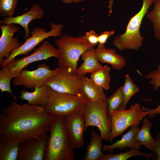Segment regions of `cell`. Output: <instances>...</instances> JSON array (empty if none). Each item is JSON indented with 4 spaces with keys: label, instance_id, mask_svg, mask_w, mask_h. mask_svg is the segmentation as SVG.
Segmentation results:
<instances>
[{
    "label": "cell",
    "instance_id": "cell-33",
    "mask_svg": "<svg viewBox=\"0 0 160 160\" xmlns=\"http://www.w3.org/2000/svg\"><path fill=\"white\" fill-rule=\"evenodd\" d=\"M115 33L114 30L110 31H105L101 32L98 36V47H102L105 46L108 38Z\"/></svg>",
    "mask_w": 160,
    "mask_h": 160
},
{
    "label": "cell",
    "instance_id": "cell-31",
    "mask_svg": "<svg viewBox=\"0 0 160 160\" xmlns=\"http://www.w3.org/2000/svg\"><path fill=\"white\" fill-rule=\"evenodd\" d=\"M18 0H0V16L12 17L14 14Z\"/></svg>",
    "mask_w": 160,
    "mask_h": 160
},
{
    "label": "cell",
    "instance_id": "cell-12",
    "mask_svg": "<svg viewBox=\"0 0 160 160\" xmlns=\"http://www.w3.org/2000/svg\"><path fill=\"white\" fill-rule=\"evenodd\" d=\"M49 138L46 134L32 137L20 143L17 160H44Z\"/></svg>",
    "mask_w": 160,
    "mask_h": 160
},
{
    "label": "cell",
    "instance_id": "cell-11",
    "mask_svg": "<svg viewBox=\"0 0 160 160\" xmlns=\"http://www.w3.org/2000/svg\"><path fill=\"white\" fill-rule=\"evenodd\" d=\"M58 57L57 48L48 41L45 40L42 44L30 55L18 59L15 58L6 65L8 66L14 77L24 68L31 63L46 60L51 57L57 58Z\"/></svg>",
    "mask_w": 160,
    "mask_h": 160
},
{
    "label": "cell",
    "instance_id": "cell-22",
    "mask_svg": "<svg viewBox=\"0 0 160 160\" xmlns=\"http://www.w3.org/2000/svg\"><path fill=\"white\" fill-rule=\"evenodd\" d=\"M90 134L91 140L86 146V152L83 160H101L105 154L102 151V139L95 130L92 131Z\"/></svg>",
    "mask_w": 160,
    "mask_h": 160
},
{
    "label": "cell",
    "instance_id": "cell-15",
    "mask_svg": "<svg viewBox=\"0 0 160 160\" xmlns=\"http://www.w3.org/2000/svg\"><path fill=\"white\" fill-rule=\"evenodd\" d=\"M44 13L43 8L38 4L35 3L32 5L30 9L22 15L15 17H5L0 20V24L14 23L20 25L24 30V39L25 40L30 36L29 24L34 20L42 19Z\"/></svg>",
    "mask_w": 160,
    "mask_h": 160
},
{
    "label": "cell",
    "instance_id": "cell-29",
    "mask_svg": "<svg viewBox=\"0 0 160 160\" xmlns=\"http://www.w3.org/2000/svg\"><path fill=\"white\" fill-rule=\"evenodd\" d=\"M123 100L122 86L119 87L112 95L107 98L106 103L107 112L108 117L111 112L119 110L122 105Z\"/></svg>",
    "mask_w": 160,
    "mask_h": 160
},
{
    "label": "cell",
    "instance_id": "cell-19",
    "mask_svg": "<svg viewBox=\"0 0 160 160\" xmlns=\"http://www.w3.org/2000/svg\"><path fill=\"white\" fill-rule=\"evenodd\" d=\"M95 50V47H93L87 49L81 54V56L83 62L77 68V75L84 76L87 73H91L103 67L97 59Z\"/></svg>",
    "mask_w": 160,
    "mask_h": 160
},
{
    "label": "cell",
    "instance_id": "cell-4",
    "mask_svg": "<svg viewBox=\"0 0 160 160\" xmlns=\"http://www.w3.org/2000/svg\"><path fill=\"white\" fill-rule=\"evenodd\" d=\"M143 1L140 10L131 17L127 26L125 32L116 36L113 40V45L118 50H137L143 44V37L141 35L140 29L143 19L148 13V9L154 0H142Z\"/></svg>",
    "mask_w": 160,
    "mask_h": 160
},
{
    "label": "cell",
    "instance_id": "cell-16",
    "mask_svg": "<svg viewBox=\"0 0 160 160\" xmlns=\"http://www.w3.org/2000/svg\"><path fill=\"white\" fill-rule=\"evenodd\" d=\"M95 54L100 63L110 64L113 68L117 70H121L127 64L125 58L117 54L115 49L106 48L105 46L97 47Z\"/></svg>",
    "mask_w": 160,
    "mask_h": 160
},
{
    "label": "cell",
    "instance_id": "cell-34",
    "mask_svg": "<svg viewBox=\"0 0 160 160\" xmlns=\"http://www.w3.org/2000/svg\"><path fill=\"white\" fill-rule=\"evenodd\" d=\"M85 38L91 44L95 46L98 43V34H96V32L93 30L87 32L84 35Z\"/></svg>",
    "mask_w": 160,
    "mask_h": 160
},
{
    "label": "cell",
    "instance_id": "cell-8",
    "mask_svg": "<svg viewBox=\"0 0 160 160\" xmlns=\"http://www.w3.org/2000/svg\"><path fill=\"white\" fill-rule=\"evenodd\" d=\"M63 27V25L62 23L57 24L53 22L51 23V29L48 31L42 27H34L30 33L31 36L25 40V42L20 47L12 51L9 57L5 59L1 65V68L5 66L17 56L27 55L37 45L45 39L51 37H60L62 35Z\"/></svg>",
    "mask_w": 160,
    "mask_h": 160
},
{
    "label": "cell",
    "instance_id": "cell-23",
    "mask_svg": "<svg viewBox=\"0 0 160 160\" xmlns=\"http://www.w3.org/2000/svg\"><path fill=\"white\" fill-rule=\"evenodd\" d=\"M152 127V123L150 120L147 118H145L141 127L138 128L135 135L136 141L150 151L155 143V139L153 138L151 134Z\"/></svg>",
    "mask_w": 160,
    "mask_h": 160
},
{
    "label": "cell",
    "instance_id": "cell-28",
    "mask_svg": "<svg viewBox=\"0 0 160 160\" xmlns=\"http://www.w3.org/2000/svg\"><path fill=\"white\" fill-rule=\"evenodd\" d=\"M153 9L147 15L152 22V27L156 39L160 40V0H154Z\"/></svg>",
    "mask_w": 160,
    "mask_h": 160
},
{
    "label": "cell",
    "instance_id": "cell-21",
    "mask_svg": "<svg viewBox=\"0 0 160 160\" xmlns=\"http://www.w3.org/2000/svg\"><path fill=\"white\" fill-rule=\"evenodd\" d=\"M20 143L12 139L0 136V160H17Z\"/></svg>",
    "mask_w": 160,
    "mask_h": 160
},
{
    "label": "cell",
    "instance_id": "cell-32",
    "mask_svg": "<svg viewBox=\"0 0 160 160\" xmlns=\"http://www.w3.org/2000/svg\"><path fill=\"white\" fill-rule=\"evenodd\" d=\"M155 139L154 146L151 151L152 153V160H160V132L158 133Z\"/></svg>",
    "mask_w": 160,
    "mask_h": 160
},
{
    "label": "cell",
    "instance_id": "cell-10",
    "mask_svg": "<svg viewBox=\"0 0 160 160\" xmlns=\"http://www.w3.org/2000/svg\"><path fill=\"white\" fill-rule=\"evenodd\" d=\"M60 68L50 69L49 66L43 63L35 70H23L13 78V84L15 86H23L25 88L34 89L45 84L47 80L57 73Z\"/></svg>",
    "mask_w": 160,
    "mask_h": 160
},
{
    "label": "cell",
    "instance_id": "cell-14",
    "mask_svg": "<svg viewBox=\"0 0 160 160\" xmlns=\"http://www.w3.org/2000/svg\"><path fill=\"white\" fill-rule=\"evenodd\" d=\"M1 35L0 38V64L8 58L12 51L22 44L18 39L13 37L14 34L19 32L20 28L16 24L11 23L1 24L0 26Z\"/></svg>",
    "mask_w": 160,
    "mask_h": 160
},
{
    "label": "cell",
    "instance_id": "cell-24",
    "mask_svg": "<svg viewBox=\"0 0 160 160\" xmlns=\"http://www.w3.org/2000/svg\"><path fill=\"white\" fill-rule=\"evenodd\" d=\"M110 68L104 65L91 73L90 78L97 85L104 89L108 90L110 87L111 78L110 75Z\"/></svg>",
    "mask_w": 160,
    "mask_h": 160
},
{
    "label": "cell",
    "instance_id": "cell-9",
    "mask_svg": "<svg viewBox=\"0 0 160 160\" xmlns=\"http://www.w3.org/2000/svg\"><path fill=\"white\" fill-rule=\"evenodd\" d=\"M81 82V76L65 67L60 68L59 70L48 79L45 84L58 92L79 95L82 94Z\"/></svg>",
    "mask_w": 160,
    "mask_h": 160
},
{
    "label": "cell",
    "instance_id": "cell-35",
    "mask_svg": "<svg viewBox=\"0 0 160 160\" xmlns=\"http://www.w3.org/2000/svg\"><path fill=\"white\" fill-rule=\"evenodd\" d=\"M64 4H69L72 3H79L87 0H60Z\"/></svg>",
    "mask_w": 160,
    "mask_h": 160
},
{
    "label": "cell",
    "instance_id": "cell-6",
    "mask_svg": "<svg viewBox=\"0 0 160 160\" xmlns=\"http://www.w3.org/2000/svg\"><path fill=\"white\" fill-rule=\"evenodd\" d=\"M88 100L83 94L61 93L52 90L47 103L44 106L51 115L65 117L80 110Z\"/></svg>",
    "mask_w": 160,
    "mask_h": 160
},
{
    "label": "cell",
    "instance_id": "cell-13",
    "mask_svg": "<svg viewBox=\"0 0 160 160\" xmlns=\"http://www.w3.org/2000/svg\"><path fill=\"white\" fill-rule=\"evenodd\" d=\"M66 128L70 142L73 148H80L84 143L85 122L81 110L65 117Z\"/></svg>",
    "mask_w": 160,
    "mask_h": 160
},
{
    "label": "cell",
    "instance_id": "cell-17",
    "mask_svg": "<svg viewBox=\"0 0 160 160\" xmlns=\"http://www.w3.org/2000/svg\"><path fill=\"white\" fill-rule=\"evenodd\" d=\"M52 90L49 86L44 84L36 87L32 92L21 90L18 97L22 100L27 101L29 104L44 106L47 103Z\"/></svg>",
    "mask_w": 160,
    "mask_h": 160
},
{
    "label": "cell",
    "instance_id": "cell-3",
    "mask_svg": "<svg viewBox=\"0 0 160 160\" xmlns=\"http://www.w3.org/2000/svg\"><path fill=\"white\" fill-rule=\"evenodd\" d=\"M55 43L57 46L58 53V67H67L76 74L80 57L85 50L94 47L84 35L74 37L62 35L55 41Z\"/></svg>",
    "mask_w": 160,
    "mask_h": 160
},
{
    "label": "cell",
    "instance_id": "cell-1",
    "mask_svg": "<svg viewBox=\"0 0 160 160\" xmlns=\"http://www.w3.org/2000/svg\"><path fill=\"white\" fill-rule=\"evenodd\" d=\"M54 116L47 113L43 106L21 105L14 100L0 114V136L23 143L47 134Z\"/></svg>",
    "mask_w": 160,
    "mask_h": 160
},
{
    "label": "cell",
    "instance_id": "cell-18",
    "mask_svg": "<svg viewBox=\"0 0 160 160\" xmlns=\"http://www.w3.org/2000/svg\"><path fill=\"white\" fill-rule=\"evenodd\" d=\"M139 127L138 126H132L128 131L123 135L121 139L110 145H103L102 149L104 152L113 153L115 148L120 150L127 148H137L139 149L141 145L135 138V134Z\"/></svg>",
    "mask_w": 160,
    "mask_h": 160
},
{
    "label": "cell",
    "instance_id": "cell-20",
    "mask_svg": "<svg viewBox=\"0 0 160 160\" xmlns=\"http://www.w3.org/2000/svg\"><path fill=\"white\" fill-rule=\"evenodd\" d=\"M81 76L82 93L86 98L90 100H107L103 88L95 84L90 78L83 75Z\"/></svg>",
    "mask_w": 160,
    "mask_h": 160
},
{
    "label": "cell",
    "instance_id": "cell-26",
    "mask_svg": "<svg viewBox=\"0 0 160 160\" xmlns=\"http://www.w3.org/2000/svg\"><path fill=\"white\" fill-rule=\"evenodd\" d=\"M145 77L150 80L149 83L151 84L154 89L156 91L158 90L160 87V64L157 67V69L150 71L145 76ZM143 110L149 112V116L151 117L156 114H160V105H159L156 108L148 109L143 107H142Z\"/></svg>",
    "mask_w": 160,
    "mask_h": 160
},
{
    "label": "cell",
    "instance_id": "cell-25",
    "mask_svg": "<svg viewBox=\"0 0 160 160\" xmlns=\"http://www.w3.org/2000/svg\"><path fill=\"white\" fill-rule=\"evenodd\" d=\"M138 156L148 159L152 157L153 154L152 153L143 152L139 150V149L137 148H131L130 150L118 154L110 153L108 154H104L101 160H126L130 157Z\"/></svg>",
    "mask_w": 160,
    "mask_h": 160
},
{
    "label": "cell",
    "instance_id": "cell-30",
    "mask_svg": "<svg viewBox=\"0 0 160 160\" xmlns=\"http://www.w3.org/2000/svg\"><path fill=\"white\" fill-rule=\"evenodd\" d=\"M13 76L7 65L1 68L0 70V89L2 92H8L14 100L18 97L15 96L12 92L10 82Z\"/></svg>",
    "mask_w": 160,
    "mask_h": 160
},
{
    "label": "cell",
    "instance_id": "cell-27",
    "mask_svg": "<svg viewBox=\"0 0 160 160\" xmlns=\"http://www.w3.org/2000/svg\"><path fill=\"white\" fill-rule=\"evenodd\" d=\"M122 87L123 100L120 109H126V106L132 97L139 90V88L133 82L128 74H126Z\"/></svg>",
    "mask_w": 160,
    "mask_h": 160
},
{
    "label": "cell",
    "instance_id": "cell-2",
    "mask_svg": "<svg viewBox=\"0 0 160 160\" xmlns=\"http://www.w3.org/2000/svg\"><path fill=\"white\" fill-rule=\"evenodd\" d=\"M50 136L46 147L44 160H73L74 148L69 140L65 117L54 116L51 121Z\"/></svg>",
    "mask_w": 160,
    "mask_h": 160
},
{
    "label": "cell",
    "instance_id": "cell-5",
    "mask_svg": "<svg viewBox=\"0 0 160 160\" xmlns=\"http://www.w3.org/2000/svg\"><path fill=\"white\" fill-rule=\"evenodd\" d=\"M106 100H89L81 111L84 121L85 130L89 127H96L102 140L108 141L110 140L111 127L107 112Z\"/></svg>",
    "mask_w": 160,
    "mask_h": 160
},
{
    "label": "cell",
    "instance_id": "cell-7",
    "mask_svg": "<svg viewBox=\"0 0 160 160\" xmlns=\"http://www.w3.org/2000/svg\"><path fill=\"white\" fill-rule=\"evenodd\" d=\"M149 112L142 109L140 105L136 103L128 109H119L110 112L109 119L111 131L110 141L121 135L129 127L138 126L143 119L149 114Z\"/></svg>",
    "mask_w": 160,
    "mask_h": 160
}]
</instances>
